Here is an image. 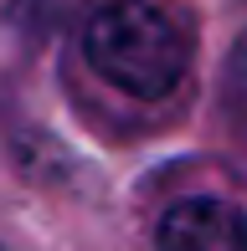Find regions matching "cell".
<instances>
[{
  "instance_id": "7a4b0ae2",
  "label": "cell",
  "mask_w": 247,
  "mask_h": 251,
  "mask_svg": "<svg viewBox=\"0 0 247 251\" xmlns=\"http://www.w3.org/2000/svg\"><path fill=\"white\" fill-rule=\"evenodd\" d=\"M160 251H247V221L227 200H181L160 221Z\"/></svg>"
},
{
  "instance_id": "6da1fadb",
  "label": "cell",
  "mask_w": 247,
  "mask_h": 251,
  "mask_svg": "<svg viewBox=\"0 0 247 251\" xmlns=\"http://www.w3.org/2000/svg\"><path fill=\"white\" fill-rule=\"evenodd\" d=\"M83 51L98 77H108L129 98H165L181 87L190 67V36L170 10L150 5V0H119L103 5L88 21Z\"/></svg>"
},
{
  "instance_id": "3957f363",
  "label": "cell",
  "mask_w": 247,
  "mask_h": 251,
  "mask_svg": "<svg viewBox=\"0 0 247 251\" xmlns=\"http://www.w3.org/2000/svg\"><path fill=\"white\" fill-rule=\"evenodd\" d=\"M232 98H237V113L247 118V41L237 47V56H232Z\"/></svg>"
}]
</instances>
